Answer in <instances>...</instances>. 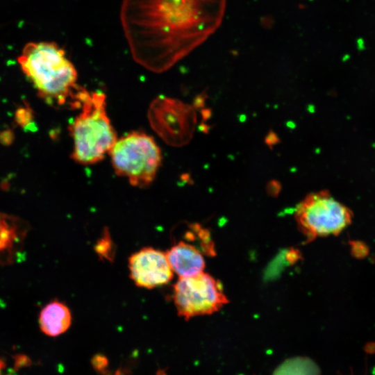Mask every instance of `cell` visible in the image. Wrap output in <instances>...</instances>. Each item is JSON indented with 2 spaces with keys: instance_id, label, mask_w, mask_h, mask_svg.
I'll return each mask as SVG.
<instances>
[{
  "instance_id": "cell-8",
  "label": "cell",
  "mask_w": 375,
  "mask_h": 375,
  "mask_svg": "<svg viewBox=\"0 0 375 375\" xmlns=\"http://www.w3.org/2000/svg\"><path fill=\"white\" fill-rule=\"evenodd\" d=\"M131 279L135 285L152 289L168 283L174 272L166 253L153 247H144L128 258Z\"/></svg>"
},
{
  "instance_id": "cell-4",
  "label": "cell",
  "mask_w": 375,
  "mask_h": 375,
  "mask_svg": "<svg viewBox=\"0 0 375 375\" xmlns=\"http://www.w3.org/2000/svg\"><path fill=\"white\" fill-rule=\"evenodd\" d=\"M109 154L116 174L138 188L152 183L162 162L155 140L142 131H132L117 139Z\"/></svg>"
},
{
  "instance_id": "cell-6",
  "label": "cell",
  "mask_w": 375,
  "mask_h": 375,
  "mask_svg": "<svg viewBox=\"0 0 375 375\" xmlns=\"http://www.w3.org/2000/svg\"><path fill=\"white\" fill-rule=\"evenodd\" d=\"M172 298L178 314L185 319L215 312L228 302L221 283L204 272L179 278Z\"/></svg>"
},
{
  "instance_id": "cell-1",
  "label": "cell",
  "mask_w": 375,
  "mask_h": 375,
  "mask_svg": "<svg viewBox=\"0 0 375 375\" xmlns=\"http://www.w3.org/2000/svg\"><path fill=\"white\" fill-rule=\"evenodd\" d=\"M226 0H123L119 17L134 60L160 73L220 26Z\"/></svg>"
},
{
  "instance_id": "cell-13",
  "label": "cell",
  "mask_w": 375,
  "mask_h": 375,
  "mask_svg": "<svg viewBox=\"0 0 375 375\" xmlns=\"http://www.w3.org/2000/svg\"><path fill=\"white\" fill-rule=\"evenodd\" d=\"M113 243L107 231L103 236L97 242L95 249L97 254L104 259L110 260L113 258Z\"/></svg>"
},
{
  "instance_id": "cell-11",
  "label": "cell",
  "mask_w": 375,
  "mask_h": 375,
  "mask_svg": "<svg viewBox=\"0 0 375 375\" xmlns=\"http://www.w3.org/2000/svg\"><path fill=\"white\" fill-rule=\"evenodd\" d=\"M38 321L40 328L45 335L55 337L68 330L72 323V314L65 303L54 299L42 308Z\"/></svg>"
},
{
  "instance_id": "cell-7",
  "label": "cell",
  "mask_w": 375,
  "mask_h": 375,
  "mask_svg": "<svg viewBox=\"0 0 375 375\" xmlns=\"http://www.w3.org/2000/svg\"><path fill=\"white\" fill-rule=\"evenodd\" d=\"M147 117L152 129L170 146L183 147L192 138L197 115L194 108L188 104L159 96L150 104Z\"/></svg>"
},
{
  "instance_id": "cell-3",
  "label": "cell",
  "mask_w": 375,
  "mask_h": 375,
  "mask_svg": "<svg viewBox=\"0 0 375 375\" xmlns=\"http://www.w3.org/2000/svg\"><path fill=\"white\" fill-rule=\"evenodd\" d=\"M80 109L69 126L74 143L70 157L78 164L93 165L110 153L117 133L107 115L104 93L85 90Z\"/></svg>"
},
{
  "instance_id": "cell-16",
  "label": "cell",
  "mask_w": 375,
  "mask_h": 375,
  "mask_svg": "<svg viewBox=\"0 0 375 375\" xmlns=\"http://www.w3.org/2000/svg\"><path fill=\"white\" fill-rule=\"evenodd\" d=\"M280 142V139L277 135L273 132L269 131L265 138V143L272 148L275 144H278Z\"/></svg>"
},
{
  "instance_id": "cell-10",
  "label": "cell",
  "mask_w": 375,
  "mask_h": 375,
  "mask_svg": "<svg viewBox=\"0 0 375 375\" xmlns=\"http://www.w3.org/2000/svg\"><path fill=\"white\" fill-rule=\"evenodd\" d=\"M166 255L171 267L179 278L197 276L203 272L205 260L196 246L180 241L172 246Z\"/></svg>"
},
{
  "instance_id": "cell-18",
  "label": "cell",
  "mask_w": 375,
  "mask_h": 375,
  "mask_svg": "<svg viewBox=\"0 0 375 375\" xmlns=\"http://www.w3.org/2000/svg\"><path fill=\"white\" fill-rule=\"evenodd\" d=\"M203 119H208L211 115V111L209 109H202L201 110Z\"/></svg>"
},
{
  "instance_id": "cell-2",
  "label": "cell",
  "mask_w": 375,
  "mask_h": 375,
  "mask_svg": "<svg viewBox=\"0 0 375 375\" xmlns=\"http://www.w3.org/2000/svg\"><path fill=\"white\" fill-rule=\"evenodd\" d=\"M17 60L40 98L52 106L80 108L85 88L78 85L76 69L58 44L28 42Z\"/></svg>"
},
{
  "instance_id": "cell-17",
  "label": "cell",
  "mask_w": 375,
  "mask_h": 375,
  "mask_svg": "<svg viewBox=\"0 0 375 375\" xmlns=\"http://www.w3.org/2000/svg\"><path fill=\"white\" fill-rule=\"evenodd\" d=\"M206 98L207 95L204 93L199 94L194 99L192 107L195 109H203Z\"/></svg>"
},
{
  "instance_id": "cell-5",
  "label": "cell",
  "mask_w": 375,
  "mask_h": 375,
  "mask_svg": "<svg viewBox=\"0 0 375 375\" xmlns=\"http://www.w3.org/2000/svg\"><path fill=\"white\" fill-rule=\"evenodd\" d=\"M294 216L299 229L308 242L338 234L352 219L351 210L327 191L307 195L297 205Z\"/></svg>"
},
{
  "instance_id": "cell-22",
  "label": "cell",
  "mask_w": 375,
  "mask_h": 375,
  "mask_svg": "<svg viewBox=\"0 0 375 375\" xmlns=\"http://www.w3.org/2000/svg\"></svg>"
},
{
  "instance_id": "cell-20",
  "label": "cell",
  "mask_w": 375,
  "mask_h": 375,
  "mask_svg": "<svg viewBox=\"0 0 375 375\" xmlns=\"http://www.w3.org/2000/svg\"><path fill=\"white\" fill-rule=\"evenodd\" d=\"M115 375H125V374L121 369H118L115 373Z\"/></svg>"
},
{
  "instance_id": "cell-9",
  "label": "cell",
  "mask_w": 375,
  "mask_h": 375,
  "mask_svg": "<svg viewBox=\"0 0 375 375\" xmlns=\"http://www.w3.org/2000/svg\"><path fill=\"white\" fill-rule=\"evenodd\" d=\"M30 228L25 219L0 211V266L20 260Z\"/></svg>"
},
{
  "instance_id": "cell-15",
  "label": "cell",
  "mask_w": 375,
  "mask_h": 375,
  "mask_svg": "<svg viewBox=\"0 0 375 375\" xmlns=\"http://www.w3.org/2000/svg\"><path fill=\"white\" fill-rule=\"evenodd\" d=\"M352 252L357 257L365 256L367 253V248L361 242L352 243Z\"/></svg>"
},
{
  "instance_id": "cell-21",
  "label": "cell",
  "mask_w": 375,
  "mask_h": 375,
  "mask_svg": "<svg viewBox=\"0 0 375 375\" xmlns=\"http://www.w3.org/2000/svg\"><path fill=\"white\" fill-rule=\"evenodd\" d=\"M157 375H166L163 371L162 370H159L158 372H157Z\"/></svg>"
},
{
  "instance_id": "cell-12",
  "label": "cell",
  "mask_w": 375,
  "mask_h": 375,
  "mask_svg": "<svg viewBox=\"0 0 375 375\" xmlns=\"http://www.w3.org/2000/svg\"><path fill=\"white\" fill-rule=\"evenodd\" d=\"M272 375H320V370L310 358L298 356L285 360Z\"/></svg>"
},
{
  "instance_id": "cell-19",
  "label": "cell",
  "mask_w": 375,
  "mask_h": 375,
  "mask_svg": "<svg viewBox=\"0 0 375 375\" xmlns=\"http://www.w3.org/2000/svg\"><path fill=\"white\" fill-rule=\"evenodd\" d=\"M5 367H6L5 362H3L2 359L0 358V375L1 374V372L3 369L5 368Z\"/></svg>"
},
{
  "instance_id": "cell-14",
  "label": "cell",
  "mask_w": 375,
  "mask_h": 375,
  "mask_svg": "<svg viewBox=\"0 0 375 375\" xmlns=\"http://www.w3.org/2000/svg\"><path fill=\"white\" fill-rule=\"evenodd\" d=\"M91 364L94 369L98 373L106 374L108 373V359L101 353L94 355L91 359Z\"/></svg>"
}]
</instances>
